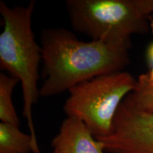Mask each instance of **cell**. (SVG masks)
<instances>
[{
	"label": "cell",
	"instance_id": "obj_1",
	"mask_svg": "<svg viewBox=\"0 0 153 153\" xmlns=\"http://www.w3.org/2000/svg\"><path fill=\"white\" fill-rule=\"evenodd\" d=\"M44 81L40 96L53 97L103 74L123 71L131 43L82 41L68 29L48 28L41 35Z\"/></svg>",
	"mask_w": 153,
	"mask_h": 153
},
{
	"label": "cell",
	"instance_id": "obj_2",
	"mask_svg": "<svg viewBox=\"0 0 153 153\" xmlns=\"http://www.w3.org/2000/svg\"><path fill=\"white\" fill-rule=\"evenodd\" d=\"M35 5V1H30L26 7H10L4 1H0V14L4 23L0 34V67L21 83L24 101L23 116L30 135L38 143L33 108L40 96L38 82L42 52L32 29Z\"/></svg>",
	"mask_w": 153,
	"mask_h": 153
},
{
	"label": "cell",
	"instance_id": "obj_3",
	"mask_svg": "<svg viewBox=\"0 0 153 153\" xmlns=\"http://www.w3.org/2000/svg\"><path fill=\"white\" fill-rule=\"evenodd\" d=\"M137 79L120 71L87 80L69 90L67 117L82 120L97 139L108 135L120 105L135 89Z\"/></svg>",
	"mask_w": 153,
	"mask_h": 153
},
{
	"label": "cell",
	"instance_id": "obj_4",
	"mask_svg": "<svg viewBox=\"0 0 153 153\" xmlns=\"http://www.w3.org/2000/svg\"><path fill=\"white\" fill-rule=\"evenodd\" d=\"M72 27L92 41L131 43L133 34L150 31L148 18L134 0H68Z\"/></svg>",
	"mask_w": 153,
	"mask_h": 153
},
{
	"label": "cell",
	"instance_id": "obj_5",
	"mask_svg": "<svg viewBox=\"0 0 153 153\" xmlns=\"http://www.w3.org/2000/svg\"><path fill=\"white\" fill-rule=\"evenodd\" d=\"M97 140L107 153H153V115L135 109L123 100L110 134Z\"/></svg>",
	"mask_w": 153,
	"mask_h": 153
},
{
	"label": "cell",
	"instance_id": "obj_6",
	"mask_svg": "<svg viewBox=\"0 0 153 153\" xmlns=\"http://www.w3.org/2000/svg\"><path fill=\"white\" fill-rule=\"evenodd\" d=\"M59 153H107L103 143L94 136L82 120L67 117L51 143Z\"/></svg>",
	"mask_w": 153,
	"mask_h": 153
},
{
	"label": "cell",
	"instance_id": "obj_7",
	"mask_svg": "<svg viewBox=\"0 0 153 153\" xmlns=\"http://www.w3.org/2000/svg\"><path fill=\"white\" fill-rule=\"evenodd\" d=\"M41 153L30 134L11 123H0V153Z\"/></svg>",
	"mask_w": 153,
	"mask_h": 153
},
{
	"label": "cell",
	"instance_id": "obj_8",
	"mask_svg": "<svg viewBox=\"0 0 153 153\" xmlns=\"http://www.w3.org/2000/svg\"><path fill=\"white\" fill-rule=\"evenodd\" d=\"M19 80L6 73L0 74V120L1 122L20 125L12 101V93Z\"/></svg>",
	"mask_w": 153,
	"mask_h": 153
},
{
	"label": "cell",
	"instance_id": "obj_9",
	"mask_svg": "<svg viewBox=\"0 0 153 153\" xmlns=\"http://www.w3.org/2000/svg\"><path fill=\"white\" fill-rule=\"evenodd\" d=\"M124 101L135 109L153 115V84L148 74L137 77L135 89Z\"/></svg>",
	"mask_w": 153,
	"mask_h": 153
},
{
	"label": "cell",
	"instance_id": "obj_10",
	"mask_svg": "<svg viewBox=\"0 0 153 153\" xmlns=\"http://www.w3.org/2000/svg\"><path fill=\"white\" fill-rule=\"evenodd\" d=\"M137 7L142 14L150 18L153 16V0H134Z\"/></svg>",
	"mask_w": 153,
	"mask_h": 153
},
{
	"label": "cell",
	"instance_id": "obj_11",
	"mask_svg": "<svg viewBox=\"0 0 153 153\" xmlns=\"http://www.w3.org/2000/svg\"><path fill=\"white\" fill-rule=\"evenodd\" d=\"M145 57L150 68H152L153 67V41L149 44L148 47L147 48Z\"/></svg>",
	"mask_w": 153,
	"mask_h": 153
},
{
	"label": "cell",
	"instance_id": "obj_12",
	"mask_svg": "<svg viewBox=\"0 0 153 153\" xmlns=\"http://www.w3.org/2000/svg\"><path fill=\"white\" fill-rule=\"evenodd\" d=\"M147 74H148V75L149 79H150V82L153 84V67L150 68V71H149L148 73H147Z\"/></svg>",
	"mask_w": 153,
	"mask_h": 153
},
{
	"label": "cell",
	"instance_id": "obj_13",
	"mask_svg": "<svg viewBox=\"0 0 153 153\" xmlns=\"http://www.w3.org/2000/svg\"><path fill=\"white\" fill-rule=\"evenodd\" d=\"M51 153H59L58 152H57V151L56 150H53V152H51Z\"/></svg>",
	"mask_w": 153,
	"mask_h": 153
}]
</instances>
